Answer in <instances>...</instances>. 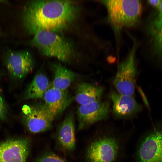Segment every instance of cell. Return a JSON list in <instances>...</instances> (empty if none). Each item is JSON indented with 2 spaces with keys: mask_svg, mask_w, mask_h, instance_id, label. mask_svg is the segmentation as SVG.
I'll use <instances>...</instances> for the list:
<instances>
[{
  "mask_svg": "<svg viewBox=\"0 0 162 162\" xmlns=\"http://www.w3.org/2000/svg\"><path fill=\"white\" fill-rule=\"evenodd\" d=\"M51 84L47 76L38 73L29 85L25 95L26 99H43Z\"/></svg>",
  "mask_w": 162,
  "mask_h": 162,
  "instance_id": "17",
  "label": "cell"
},
{
  "mask_svg": "<svg viewBox=\"0 0 162 162\" xmlns=\"http://www.w3.org/2000/svg\"><path fill=\"white\" fill-rule=\"evenodd\" d=\"M148 3L151 6L154 8L157 9L158 8L160 5L161 0H148Z\"/></svg>",
  "mask_w": 162,
  "mask_h": 162,
  "instance_id": "20",
  "label": "cell"
},
{
  "mask_svg": "<svg viewBox=\"0 0 162 162\" xmlns=\"http://www.w3.org/2000/svg\"><path fill=\"white\" fill-rule=\"evenodd\" d=\"M132 44L127 55L118 65L113 84L118 93L134 96L137 68L136 54L139 43L134 38Z\"/></svg>",
  "mask_w": 162,
  "mask_h": 162,
  "instance_id": "5",
  "label": "cell"
},
{
  "mask_svg": "<svg viewBox=\"0 0 162 162\" xmlns=\"http://www.w3.org/2000/svg\"><path fill=\"white\" fill-rule=\"evenodd\" d=\"M109 97L112 103V113L116 118H132L142 110L143 106L136 101L134 96L122 94L112 90Z\"/></svg>",
  "mask_w": 162,
  "mask_h": 162,
  "instance_id": "11",
  "label": "cell"
},
{
  "mask_svg": "<svg viewBox=\"0 0 162 162\" xmlns=\"http://www.w3.org/2000/svg\"><path fill=\"white\" fill-rule=\"evenodd\" d=\"M75 124L73 113H68L59 126L56 132L58 143L64 150L73 151L76 146Z\"/></svg>",
  "mask_w": 162,
  "mask_h": 162,
  "instance_id": "14",
  "label": "cell"
},
{
  "mask_svg": "<svg viewBox=\"0 0 162 162\" xmlns=\"http://www.w3.org/2000/svg\"><path fill=\"white\" fill-rule=\"evenodd\" d=\"M4 59L8 70L14 78L20 80L31 72L33 60L31 54L26 51H7Z\"/></svg>",
  "mask_w": 162,
  "mask_h": 162,
  "instance_id": "10",
  "label": "cell"
},
{
  "mask_svg": "<svg viewBox=\"0 0 162 162\" xmlns=\"http://www.w3.org/2000/svg\"><path fill=\"white\" fill-rule=\"evenodd\" d=\"M33 36L30 44L43 55L56 58L64 62L72 59L74 53L72 45L56 32L40 31Z\"/></svg>",
  "mask_w": 162,
  "mask_h": 162,
  "instance_id": "4",
  "label": "cell"
},
{
  "mask_svg": "<svg viewBox=\"0 0 162 162\" xmlns=\"http://www.w3.org/2000/svg\"><path fill=\"white\" fill-rule=\"evenodd\" d=\"M3 1L5 2L4 1H3V0H2H2H0V2H2Z\"/></svg>",
  "mask_w": 162,
  "mask_h": 162,
  "instance_id": "22",
  "label": "cell"
},
{
  "mask_svg": "<svg viewBox=\"0 0 162 162\" xmlns=\"http://www.w3.org/2000/svg\"><path fill=\"white\" fill-rule=\"evenodd\" d=\"M139 91H140V93L141 94V95L142 96V97L143 98H144L143 99V100H144V102L145 104L148 107H149L148 106V101L147 100V99L146 98V97L145 95H144V94H143V92L142 91L141 88H140L139 87L138 88Z\"/></svg>",
  "mask_w": 162,
  "mask_h": 162,
  "instance_id": "21",
  "label": "cell"
},
{
  "mask_svg": "<svg viewBox=\"0 0 162 162\" xmlns=\"http://www.w3.org/2000/svg\"><path fill=\"white\" fill-rule=\"evenodd\" d=\"M79 11L77 3L72 1H31L23 9L22 21L29 34L33 35L40 31L56 33L71 23Z\"/></svg>",
  "mask_w": 162,
  "mask_h": 162,
  "instance_id": "1",
  "label": "cell"
},
{
  "mask_svg": "<svg viewBox=\"0 0 162 162\" xmlns=\"http://www.w3.org/2000/svg\"><path fill=\"white\" fill-rule=\"evenodd\" d=\"M136 162H162V131L156 130L144 136L135 152Z\"/></svg>",
  "mask_w": 162,
  "mask_h": 162,
  "instance_id": "6",
  "label": "cell"
},
{
  "mask_svg": "<svg viewBox=\"0 0 162 162\" xmlns=\"http://www.w3.org/2000/svg\"><path fill=\"white\" fill-rule=\"evenodd\" d=\"M110 130L97 132L88 146L87 162H118L122 150L121 138Z\"/></svg>",
  "mask_w": 162,
  "mask_h": 162,
  "instance_id": "3",
  "label": "cell"
},
{
  "mask_svg": "<svg viewBox=\"0 0 162 162\" xmlns=\"http://www.w3.org/2000/svg\"><path fill=\"white\" fill-rule=\"evenodd\" d=\"M43 99V105L47 113L53 121L62 113L70 103L71 98L67 90L57 89L51 85Z\"/></svg>",
  "mask_w": 162,
  "mask_h": 162,
  "instance_id": "13",
  "label": "cell"
},
{
  "mask_svg": "<svg viewBox=\"0 0 162 162\" xmlns=\"http://www.w3.org/2000/svg\"><path fill=\"white\" fill-rule=\"evenodd\" d=\"M104 92L103 87L86 82L79 83L77 87L75 99L80 105L101 100Z\"/></svg>",
  "mask_w": 162,
  "mask_h": 162,
  "instance_id": "15",
  "label": "cell"
},
{
  "mask_svg": "<svg viewBox=\"0 0 162 162\" xmlns=\"http://www.w3.org/2000/svg\"><path fill=\"white\" fill-rule=\"evenodd\" d=\"M99 1L106 9V20L113 32L118 53L122 30L134 27L140 21L142 10L141 1L102 0Z\"/></svg>",
  "mask_w": 162,
  "mask_h": 162,
  "instance_id": "2",
  "label": "cell"
},
{
  "mask_svg": "<svg viewBox=\"0 0 162 162\" xmlns=\"http://www.w3.org/2000/svg\"><path fill=\"white\" fill-rule=\"evenodd\" d=\"M52 67L54 77L51 86L60 90H67L75 79L76 74L59 63L53 64Z\"/></svg>",
  "mask_w": 162,
  "mask_h": 162,
  "instance_id": "16",
  "label": "cell"
},
{
  "mask_svg": "<svg viewBox=\"0 0 162 162\" xmlns=\"http://www.w3.org/2000/svg\"><path fill=\"white\" fill-rule=\"evenodd\" d=\"M6 107L4 101L0 95V120L4 119L6 116Z\"/></svg>",
  "mask_w": 162,
  "mask_h": 162,
  "instance_id": "19",
  "label": "cell"
},
{
  "mask_svg": "<svg viewBox=\"0 0 162 162\" xmlns=\"http://www.w3.org/2000/svg\"><path fill=\"white\" fill-rule=\"evenodd\" d=\"M29 152L28 140L11 139L0 142V162H26Z\"/></svg>",
  "mask_w": 162,
  "mask_h": 162,
  "instance_id": "12",
  "label": "cell"
},
{
  "mask_svg": "<svg viewBox=\"0 0 162 162\" xmlns=\"http://www.w3.org/2000/svg\"><path fill=\"white\" fill-rule=\"evenodd\" d=\"M146 22L144 29L148 42L162 66V0L159 7Z\"/></svg>",
  "mask_w": 162,
  "mask_h": 162,
  "instance_id": "9",
  "label": "cell"
},
{
  "mask_svg": "<svg viewBox=\"0 0 162 162\" xmlns=\"http://www.w3.org/2000/svg\"><path fill=\"white\" fill-rule=\"evenodd\" d=\"M110 110V104L107 101L100 100L80 105L77 111L78 130L87 128L107 119Z\"/></svg>",
  "mask_w": 162,
  "mask_h": 162,
  "instance_id": "7",
  "label": "cell"
},
{
  "mask_svg": "<svg viewBox=\"0 0 162 162\" xmlns=\"http://www.w3.org/2000/svg\"><path fill=\"white\" fill-rule=\"evenodd\" d=\"M22 110L24 124L30 132L39 133L52 128L53 121L46 112L43 104L24 105Z\"/></svg>",
  "mask_w": 162,
  "mask_h": 162,
  "instance_id": "8",
  "label": "cell"
},
{
  "mask_svg": "<svg viewBox=\"0 0 162 162\" xmlns=\"http://www.w3.org/2000/svg\"><path fill=\"white\" fill-rule=\"evenodd\" d=\"M35 162H67L53 153L48 152L39 157Z\"/></svg>",
  "mask_w": 162,
  "mask_h": 162,
  "instance_id": "18",
  "label": "cell"
}]
</instances>
